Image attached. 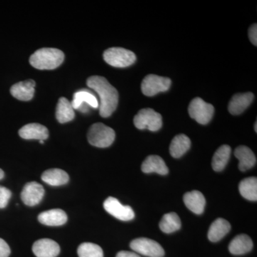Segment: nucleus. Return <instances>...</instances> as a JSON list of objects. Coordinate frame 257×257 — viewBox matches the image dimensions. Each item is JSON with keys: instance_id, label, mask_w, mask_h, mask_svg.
<instances>
[{"instance_id": "f3484780", "label": "nucleus", "mask_w": 257, "mask_h": 257, "mask_svg": "<svg viewBox=\"0 0 257 257\" xmlns=\"http://www.w3.org/2000/svg\"><path fill=\"white\" fill-rule=\"evenodd\" d=\"M142 170L145 173H155L161 175L168 174L169 169L166 165L163 159L157 155H150L147 157L142 165Z\"/></svg>"}, {"instance_id": "f704fd0d", "label": "nucleus", "mask_w": 257, "mask_h": 257, "mask_svg": "<svg viewBox=\"0 0 257 257\" xmlns=\"http://www.w3.org/2000/svg\"><path fill=\"white\" fill-rule=\"evenodd\" d=\"M40 143L43 145V144L45 143V142H44L43 140H40Z\"/></svg>"}, {"instance_id": "2eb2a0df", "label": "nucleus", "mask_w": 257, "mask_h": 257, "mask_svg": "<svg viewBox=\"0 0 257 257\" xmlns=\"http://www.w3.org/2000/svg\"><path fill=\"white\" fill-rule=\"evenodd\" d=\"M38 220L47 226H62L67 222V215L62 209H50L39 214Z\"/></svg>"}, {"instance_id": "dca6fc26", "label": "nucleus", "mask_w": 257, "mask_h": 257, "mask_svg": "<svg viewBox=\"0 0 257 257\" xmlns=\"http://www.w3.org/2000/svg\"><path fill=\"white\" fill-rule=\"evenodd\" d=\"M184 202L189 210L196 214L204 212L206 200L202 193L194 190L187 192L184 195Z\"/></svg>"}, {"instance_id": "0eeeda50", "label": "nucleus", "mask_w": 257, "mask_h": 257, "mask_svg": "<svg viewBox=\"0 0 257 257\" xmlns=\"http://www.w3.org/2000/svg\"><path fill=\"white\" fill-rule=\"evenodd\" d=\"M130 247L135 252L149 257H163L165 250L160 243L148 238H138L130 243Z\"/></svg>"}, {"instance_id": "9d476101", "label": "nucleus", "mask_w": 257, "mask_h": 257, "mask_svg": "<svg viewBox=\"0 0 257 257\" xmlns=\"http://www.w3.org/2000/svg\"><path fill=\"white\" fill-rule=\"evenodd\" d=\"M45 195V189L41 184L36 182L25 184L22 191L21 199L26 205L34 207L40 204Z\"/></svg>"}, {"instance_id": "5701e85b", "label": "nucleus", "mask_w": 257, "mask_h": 257, "mask_svg": "<svg viewBox=\"0 0 257 257\" xmlns=\"http://www.w3.org/2000/svg\"><path fill=\"white\" fill-rule=\"evenodd\" d=\"M75 114L70 101L65 97H61L56 109V118L61 124L68 122L74 119Z\"/></svg>"}, {"instance_id": "a878e982", "label": "nucleus", "mask_w": 257, "mask_h": 257, "mask_svg": "<svg viewBox=\"0 0 257 257\" xmlns=\"http://www.w3.org/2000/svg\"><path fill=\"white\" fill-rule=\"evenodd\" d=\"M240 194L245 199L250 201L257 200L256 177H248L243 179L239 186Z\"/></svg>"}, {"instance_id": "c756f323", "label": "nucleus", "mask_w": 257, "mask_h": 257, "mask_svg": "<svg viewBox=\"0 0 257 257\" xmlns=\"http://www.w3.org/2000/svg\"><path fill=\"white\" fill-rule=\"evenodd\" d=\"M11 253L9 245L4 239L0 238V257H8Z\"/></svg>"}, {"instance_id": "6ab92c4d", "label": "nucleus", "mask_w": 257, "mask_h": 257, "mask_svg": "<svg viewBox=\"0 0 257 257\" xmlns=\"http://www.w3.org/2000/svg\"><path fill=\"white\" fill-rule=\"evenodd\" d=\"M234 155L239 161V169L241 172L252 168L256 164V157L251 149L248 147H238L235 150Z\"/></svg>"}, {"instance_id": "cd10ccee", "label": "nucleus", "mask_w": 257, "mask_h": 257, "mask_svg": "<svg viewBox=\"0 0 257 257\" xmlns=\"http://www.w3.org/2000/svg\"><path fill=\"white\" fill-rule=\"evenodd\" d=\"M77 253L79 257H104L102 248L99 245L89 242L79 245Z\"/></svg>"}, {"instance_id": "b1692460", "label": "nucleus", "mask_w": 257, "mask_h": 257, "mask_svg": "<svg viewBox=\"0 0 257 257\" xmlns=\"http://www.w3.org/2000/svg\"><path fill=\"white\" fill-rule=\"evenodd\" d=\"M191 147L190 139L187 135L181 134L172 140L170 147V155L175 158L183 156Z\"/></svg>"}, {"instance_id": "ddd939ff", "label": "nucleus", "mask_w": 257, "mask_h": 257, "mask_svg": "<svg viewBox=\"0 0 257 257\" xmlns=\"http://www.w3.org/2000/svg\"><path fill=\"white\" fill-rule=\"evenodd\" d=\"M253 99V94L251 92L240 93L233 96L229 103L228 109L230 114L239 115L241 114L248 106L251 104Z\"/></svg>"}, {"instance_id": "4be33fe9", "label": "nucleus", "mask_w": 257, "mask_h": 257, "mask_svg": "<svg viewBox=\"0 0 257 257\" xmlns=\"http://www.w3.org/2000/svg\"><path fill=\"white\" fill-rule=\"evenodd\" d=\"M41 178L45 183L53 187L64 185L68 183L69 180L68 174L60 169H50L45 171Z\"/></svg>"}, {"instance_id": "393cba45", "label": "nucleus", "mask_w": 257, "mask_h": 257, "mask_svg": "<svg viewBox=\"0 0 257 257\" xmlns=\"http://www.w3.org/2000/svg\"><path fill=\"white\" fill-rule=\"evenodd\" d=\"M231 151V147L226 145H222L216 150L211 163L213 170L216 172H221L224 170L229 162Z\"/></svg>"}, {"instance_id": "1a4fd4ad", "label": "nucleus", "mask_w": 257, "mask_h": 257, "mask_svg": "<svg viewBox=\"0 0 257 257\" xmlns=\"http://www.w3.org/2000/svg\"><path fill=\"white\" fill-rule=\"evenodd\" d=\"M104 208L109 214L121 221H130L135 218L133 208L123 205L114 197H108L104 201Z\"/></svg>"}, {"instance_id": "c85d7f7f", "label": "nucleus", "mask_w": 257, "mask_h": 257, "mask_svg": "<svg viewBox=\"0 0 257 257\" xmlns=\"http://www.w3.org/2000/svg\"><path fill=\"white\" fill-rule=\"evenodd\" d=\"M11 197V191L6 187L0 186V209H4L8 206Z\"/></svg>"}, {"instance_id": "473e14b6", "label": "nucleus", "mask_w": 257, "mask_h": 257, "mask_svg": "<svg viewBox=\"0 0 257 257\" xmlns=\"http://www.w3.org/2000/svg\"><path fill=\"white\" fill-rule=\"evenodd\" d=\"M4 177H5L4 172H3V170H1V169H0V180H1V179H3V178H4Z\"/></svg>"}, {"instance_id": "f257e3e1", "label": "nucleus", "mask_w": 257, "mask_h": 257, "mask_svg": "<svg viewBox=\"0 0 257 257\" xmlns=\"http://www.w3.org/2000/svg\"><path fill=\"white\" fill-rule=\"evenodd\" d=\"M87 84L99 96V114L102 117H109L117 107L119 101L117 90L108 82L105 77L101 76L89 77Z\"/></svg>"}, {"instance_id": "72a5a7b5", "label": "nucleus", "mask_w": 257, "mask_h": 257, "mask_svg": "<svg viewBox=\"0 0 257 257\" xmlns=\"http://www.w3.org/2000/svg\"><path fill=\"white\" fill-rule=\"evenodd\" d=\"M256 124H257V122L256 121V122H255V126H254V128H255V132H257V130H256Z\"/></svg>"}, {"instance_id": "2f4dec72", "label": "nucleus", "mask_w": 257, "mask_h": 257, "mask_svg": "<svg viewBox=\"0 0 257 257\" xmlns=\"http://www.w3.org/2000/svg\"><path fill=\"white\" fill-rule=\"evenodd\" d=\"M116 257H141L138 253L128 251H121L117 253Z\"/></svg>"}, {"instance_id": "bb28decb", "label": "nucleus", "mask_w": 257, "mask_h": 257, "mask_svg": "<svg viewBox=\"0 0 257 257\" xmlns=\"http://www.w3.org/2000/svg\"><path fill=\"white\" fill-rule=\"evenodd\" d=\"M180 218L175 212L166 214L162 218L160 222V228L166 234H171L178 231L181 228Z\"/></svg>"}, {"instance_id": "39448f33", "label": "nucleus", "mask_w": 257, "mask_h": 257, "mask_svg": "<svg viewBox=\"0 0 257 257\" xmlns=\"http://www.w3.org/2000/svg\"><path fill=\"white\" fill-rule=\"evenodd\" d=\"M134 124L139 130L147 128L152 132H157L162 126V115L150 108L143 109L135 115Z\"/></svg>"}, {"instance_id": "aec40b11", "label": "nucleus", "mask_w": 257, "mask_h": 257, "mask_svg": "<svg viewBox=\"0 0 257 257\" xmlns=\"http://www.w3.org/2000/svg\"><path fill=\"white\" fill-rule=\"evenodd\" d=\"M71 104L74 109H79L83 104H87L94 109L99 107L97 98L91 91L85 89H81L78 92L74 93L73 99Z\"/></svg>"}, {"instance_id": "f03ea898", "label": "nucleus", "mask_w": 257, "mask_h": 257, "mask_svg": "<svg viewBox=\"0 0 257 257\" xmlns=\"http://www.w3.org/2000/svg\"><path fill=\"white\" fill-rule=\"evenodd\" d=\"M63 52L56 48H42L30 57V63L37 69H54L64 62Z\"/></svg>"}, {"instance_id": "6e6552de", "label": "nucleus", "mask_w": 257, "mask_h": 257, "mask_svg": "<svg viewBox=\"0 0 257 257\" xmlns=\"http://www.w3.org/2000/svg\"><path fill=\"white\" fill-rule=\"evenodd\" d=\"M171 79L155 74H149L142 82V92L145 96H152L170 89Z\"/></svg>"}, {"instance_id": "a211bd4d", "label": "nucleus", "mask_w": 257, "mask_h": 257, "mask_svg": "<svg viewBox=\"0 0 257 257\" xmlns=\"http://www.w3.org/2000/svg\"><path fill=\"white\" fill-rule=\"evenodd\" d=\"M253 248V241L246 234L235 236L229 243L230 253L234 255H242L249 252Z\"/></svg>"}, {"instance_id": "412c9836", "label": "nucleus", "mask_w": 257, "mask_h": 257, "mask_svg": "<svg viewBox=\"0 0 257 257\" xmlns=\"http://www.w3.org/2000/svg\"><path fill=\"white\" fill-rule=\"evenodd\" d=\"M230 229L231 225L229 221L222 218H219L211 224L208 231V238L212 242H216L226 236L229 232Z\"/></svg>"}, {"instance_id": "7c9ffc66", "label": "nucleus", "mask_w": 257, "mask_h": 257, "mask_svg": "<svg viewBox=\"0 0 257 257\" xmlns=\"http://www.w3.org/2000/svg\"><path fill=\"white\" fill-rule=\"evenodd\" d=\"M248 37H249L250 41L253 45H257V25L256 24L251 25V28L248 30Z\"/></svg>"}, {"instance_id": "9b49d317", "label": "nucleus", "mask_w": 257, "mask_h": 257, "mask_svg": "<svg viewBox=\"0 0 257 257\" xmlns=\"http://www.w3.org/2000/svg\"><path fill=\"white\" fill-rule=\"evenodd\" d=\"M32 251L37 257H56L60 252V247L54 240L42 239L34 243Z\"/></svg>"}, {"instance_id": "f8f14e48", "label": "nucleus", "mask_w": 257, "mask_h": 257, "mask_svg": "<svg viewBox=\"0 0 257 257\" xmlns=\"http://www.w3.org/2000/svg\"><path fill=\"white\" fill-rule=\"evenodd\" d=\"M35 81L28 79L14 84L10 89V93L19 100L30 101L35 94Z\"/></svg>"}, {"instance_id": "423d86ee", "label": "nucleus", "mask_w": 257, "mask_h": 257, "mask_svg": "<svg viewBox=\"0 0 257 257\" xmlns=\"http://www.w3.org/2000/svg\"><path fill=\"white\" fill-rule=\"evenodd\" d=\"M189 116L201 124H207L214 115V108L199 97H196L191 101L189 105Z\"/></svg>"}, {"instance_id": "7ed1b4c3", "label": "nucleus", "mask_w": 257, "mask_h": 257, "mask_svg": "<svg viewBox=\"0 0 257 257\" xmlns=\"http://www.w3.org/2000/svg\"><path fill=\"white\" fill-rule=\"evenodd\" d=\"M87 139L92 146L106 148L114 143L115 133L113 128L102 123H95L89 128Z\"/></svg>"}, {"instance_id": "20e7f679", "label": "nucleus", "mask_w": 257, "mask_h": 257, "mask_svg": "<svg viewBox=\"0 0 257 257\" xmlns=\"http://www.w3.org/2000/svg\"><path fill=\"white\" fill-rule=\"evenodd\" d=\"M106 63L114 67H128L135 63L136 55L132 51L121 47H111L107 49L103 55Z\"/></svg>"}, {"instance_id": "4468645a", "label": "nucleus", "mask_w": 257, "mask_h": 257, "mask_svg": "<svg viewBox=\"0 0 257 257\" xmlns=\"http://www.w3.org/2000/svg\"><path fill=\"white\" fill-rule=\"evenodd\" d=\"M19 135L25 140H45L48 138L49 132L46 126L38 124L31 123L25 125L19 131Z\"/></svg>"}]
</instances>
